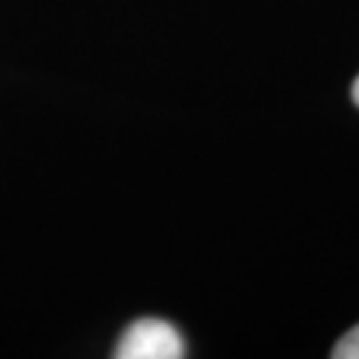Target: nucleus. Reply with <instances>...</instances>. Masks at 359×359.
Instances as JSON below:
<instances>
[{
  "mask_svg": "<svg viewBox=\"0 0 359 359\" xmlns=\"http://www.w3.org/2000/svg\"><path fill=\"white\" fill-rule=\"evenodd\" d=\"M117 359H180L184 357V341L166 320H135L121 334L114 350Z\"/></svg>",
  "mask_w": 359,
  "mask_h": 359,
  "instance_id": "obj_1",
  "label": "nucleus"
},
{
  "mask_svg": "<svg viewBox=\"0 0 359 359\" xmlns=\"http://www.w3.org/2000/svg\"><path fill=\"white\" fill-rule=\"evenodd\" d=\"M332 357H336V359H359V325L350 329V332L336 343L334 350H332Z\"/></svg>",
  "mask_w": 359,
  "mask_h": 359,
  "instance_id": "obj_2",
  "label": "nucleus"
},
{
  "mask_svg": "<svg viewBox=\"0 0 359 359\" xmlns=\"http://www.w3.org/2000/svg\"><path fill=\"white\" fill-rule=\"evenodd\" d=\"M353 98H355V103L359 105V77H357L355 84H353Z\"/></svg>",
  "mask_w": 359,
  "mask_h": 359,
  "instance_id": "obj_3",
  "label": "nucleus"
}]
</instances>
